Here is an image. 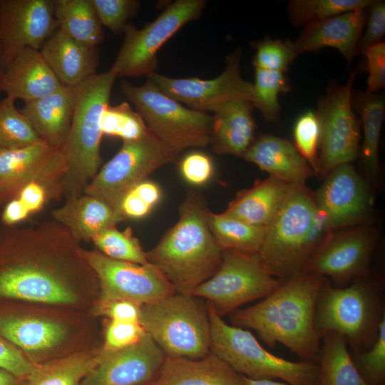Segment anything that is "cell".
Masks as SVG:
<instances>
[{
  "instance_id": "55",
  "label": "cell",
  "mask_w": 385,
  "mask_h": 385,
  "mask_svg": "<svg viewBox=\"0 0 385 385\" xmlns=\"http://www.w3.org/2000/svg\"><path fill=\"white\" fill-rule=\"evenodd\" d=\"M4 75V69L1 64V48H0V92H1V84Z\"/></svg>"
},
{
  "instance_id": "29",
  "label": "cell",
  "mask_w": 385,
  "mask_h": 385,
  "mask_svg": "<svg viewBox=\"0 0 385 385\" xmlns=\"http://www.w3.org/2000/svg\"><path fill=\"white\" fill-rule=\"evenodd\" d=\"M45 142L26 147L0 148V197L4 205L61 152ZM2 205V206H3Z\"/></svg>"
},
{
  "instance_id": "38",
  "label": "cell",
  "mask_w": 385,
  "mask_h": 385,
  "mask_svg": "<svg viewBox=\"0 0 385 385\" xmlns=\"http://www.w3.org/2000/svg\"><path fill=\"white\" fill-rule=\"evenodd\" d=\"M288 78L282 72L255 69L252 83V102L267 122H274L279 117L280 93L289 91Z\"/></svg>"
},
{
  "instance_id": "41",
  "label": "cell",
  "mask_w": 385,
  "mask_h": 385,
  "mask_svg": "<svg viewBox=\"0 0 385 385\" xmlns=\"http://www.w3.org/2000/svg\"><path fill=\"white\" fill-rule=\"evenodd\" d=\"M101 130L103 135L117 137L123 142L140 139L150 133L141 115L127 102L106 106L101 117Z\"/></svg>"
},
{
  "instance_id": "10",
  "label": "cell",
  "mask_w": 385,
  "mask_h": 385,
  "mask_svg": "<svg viewBox=\"0 0 385 385\" xmlns=\"http://www.w3.org/2000/svg\"><path fill=\"white\" fill-rule=\"evenodd\" d=\"M222 256L216 272L192 293L205 299L221 317L265 298L284 281L272 274L258 254L227 250Z\"/></svg>"
},
{
  "instance_id": "22",
  "label": "cell",
  "mask_w": 385,
  "mask_h": 385,
  "mask_svg": "<svg viewBox=\"0 0 385 385\" xmlns=\"http://www.w3.org/2000/svg\"><path fill=\"white\" fill-rule=\"evenodd\" d=\"M61 85L40 51L26 48L4 70L1 91L14 101L27 102L48 95Z\"/></svg>"
},
{
  "instance_id": "48",
  "label": "cell",
  "mask_w": 385,
  "mask_h": 385,
  "mask_svg": "<svg viewBox=\"0 0 385 385\" xmlns=\"http://www.w3.org/2000/svg\"><path fill=\"white\" fill-rule=\"evenodd\" d=\"M365 32L357 43L355 56L364 54L369 48L382 42L385 34V3L372 1L368 7Z\"/></svg>"
},
{
  "instance_id": "36",
  "label": "cell",
  "mask_w": 385,
  "mask_h": 385,
  "mask_svg": "<svg viewBox=\"0 0 385 385\" xmlns=\"http://www.w3.org/2000/svg\"><path fill=\"white\" fill-rule=\"evenodd\" d=\"M100 356L101 351L78 353L37 365L24 385H80L96 366Z\"/></svg>"
},
{
  "instance_id": "51",
  "label": "cell",
  "mask_w": 385,
  "mask_h": 385,
  "mask_svg": "<svg viewBox=\"0 0 385 385\" xmlns=\"http://www.w3.org/2000/svg\"><path fill=\"white\" fill-rule=\"evenodd\" d=\"M367 60V91L376 93L385 86V43L381 42L364 53Z\"/></svg>"
},
{
  "instance_id": "52",
  "label": "cell",
  "mask_w": 385,
  "mask_h": 385,
  "mask_svg": "<svg viewBox=\"0 0 385 385\" xmlns=\"http://www.w3.org/2000/svg\"><path fill=\"white\" fill-rule=\"evenodd\" d=\"M98 309L112 321L140 322L141 305L130 300L111 301L98 306Z\"/></svg>"
},
{
  "instance_id": "23",
  "label": "cell",
  "mask_w": 385,
  "mask_h": 385,
  "mask_svg": "<svg viewBox=\"0 0 385 385\" xmlns=\"http://www.w3.org/2000/svg\"><path fill=\"white\" fill-rule=\"evenodd\" d=\"M146 385H246L245 377L212 352L192 359L166 356Z\"/></svg>"
},
{
  "instance_id": "4",
  "label": "cell",
  "mask_w": 385,
  "mask_h": 385,
  "mask_svg": "<svg viewBox=\"0 0 385 385\" xmlns=\"http://www.w3.org/2000/svg\"><path fill=\"white\" fill-rule=\"evenodd\" d=\"M331 232L314 193L305 184L290 185L257 254L274 277L286 280L303 271Z\"/></svg>"
},
{
  "instance_id": "37",
  "label": "cell",
  "mask_w": 385,
  "mask_h": 385,
  "mask_svg": "<svg viewBox=\"0 0 385 385\" xmlns=\"http://www.w3.org/2000/svg\"><path fill=\"white\" fill-rule=\"evenodd\" d=\"M371 2L372 0H292L288 5V16L294 26H306L344 12L367 8Z\"/></svg>"
},
{
  "instance_id": "24",
  "label": "cell",
  "mask_w": 385,
  "mask_h": 385,
  "mask_svg": "<svg viewBox=\"0 0 385 385\" xmlns=\"http://www.w3.org/2000/svg\"><path fill=\"white\" fill-rule=\"evenodd\" d=\"M75 103V88L62 84L48 95L25 102L20 111L43 142L62 148L71 126Z\"/></svg>"
},
{
  "instance_id": "21",
  "label": "cell",
  "mask_w": 385,
  "mask_h": 385,
  "mask_svg": "<svg viewBox=\"0 0 385 385\" xmlns=\"http://www.w3.org/2000/svg\"><path fill=\"white\" fill-rule=\"evenodd\" d=\"M368 7L344 12L310 24L294 41L299 55L324 47L339 50L349 64L366 24Z\"/></svg>"
},
{
  "instance_id": "35",
  "label": "cell",
  "mask_w": 385,
  "mask_h": 385,
  "mask_svg": "<svg viewBox=\"0 0 385 385\" xmlns=\"http://www.w3.org/2000/svg\"><path fill=\"white\" fill-rule=\"evenodd\" d=\"M207 223L218 247L257 254L262 245L267 227L252 225L234 217L209 211Z\"/></svg>"
},
{
  "instance_id": "14",
  "label": "cell",
  "mask_w": 385,
  "mask_h": 385,
  "mask_svg": "<svg viewBox=\"0 0 385 385\" xmlns=\"http://www.w3.org/2000/svg\"><path fill=\"white\" fill-rule=\"evenodd\" d=\"M376 232L365 224L331 232L302 272L329 278L335 287H346L371 274Z\"/></svg>"
},
{
  "instance_id": "7",
  "label": "cell",
  "mask_w": 385,
  "mask_h": 385,
  "mask_svg": "<svg viewBox=\"0 0 385 385\" xmlns=\"http://www.w3.org/2000/svg\"><path fill=\"white\" fill-rule=\"evenodd\" d=\"M210 351L235 371L252 379H280L291 385H318L319 368L308 361H290L261 346L247 329L227 324L207 302Z\"/></svg>"
},
{
  "instance_id": "47",
  "label": "cell",
  "mask_w": 385,
  "mask_h": 385,
  "mask_svg": "<svg viewBox=\"0 0 385 385\" xmlns=\"http://www.w3.org/2000/svg\"><path fill=\"white\" fill-rule=\"evenodd\" d=\"M146 332L140 322L111 320L105 334V351H116L138 342Z\"/></svg>"
},
{
  "instance_id": "5",
  "label": "cell",
  "mask_w": 385,
  "mask_h": 385,
  "mask_svg": "<svg viewBox=\"0 0 385 385\" xmlns=\"http://www.w3.org/2000/svg\"><path fill=\"white\" fill-rule=\"evenodd\" d=\"M382 283L371 274L344 287L327 279L316 302L314 327L322 337L331 332L343 336L351 352L369 349L385 318Z\"/></svg>"
},
{
  "instance_id": "13",
  "label": "cell",
  "mask_w": 385,
  "mask_h": 385,
  "mask_svg": "<svg viewBox=\"0 0 385 385\" xmlns=\"http://www.w3.org/2000/svg\"><path fill=\"white\" fill-rule=\"evenodd\" d=\"M352 73L344 86L329 88L317 112L321 125L318 174L326 176L338 165L351 163L359 155L361 123L354 112Z\"/></svg>"
},
{
  "instance_id": "34",
  "label": "cell",
  "mask_w": 385,
  "mask_h": 385,
  "mask_svg": "<svg viewBox=\"0 0 385 385\" xmlns=\"http://www.w3.org/2000/svg\"><path fill=\"white\" fill-rule=\"evenodd\" d=\"M321 341L318 385H368L355 367L343 336L331 332Z\"/></svg>"
},
{
  "instance_id": "12",
  "label": "cell",
  "mask_w": 385,
  "mask_h": 385,
  "mask_svg": "<svg viewBox=\"0 0 385 385\" xmlns=\"http://www.w3.org/2000/svg\"><path fill=\"white\" fill-rule=\"evenodd\" d=\"M206 1L177 0L153 21L138 29L128 24L124 40L111 69L119 76L138 78L155 72L162 46L184 25L199 18Z\"/></svg>"
},
{
  "instance_id": "25",
  "label": "cell",
  "mask_w": 385,
  "mask_h": 385,
  "mask_svg": "<svg viewBox=\"0 0 385 385\" xmlns=\"http://www.w3.org/2000/svg\"><path fill=\"white\" fill-rule=\"evenodd\" d=\"M253 109L251 99L237 98L213 112L210 144L215 153L244 156L255 139Z\"/></svg>"
},
{
  "instance_id": "39",
  "label": "cell",
  "mask_w": 385,
  "mask_h": 385,
  "mask_svg": "<svg viewBox=\"0 0 385 385\" xmlns=\"http://www.w3.org/2000/svg\"><path fill=\"white\" fill-rule=\"evenodd\" d=\"M14 102L6 96L0 101V148L14 149L43 142Z\"/></svg>"
},
{
  "instance_id": "1",
  "label": "cell",
  "mask_w": 385,
  "mask_h": 385,
  "mask_svg": "<svg viewBox=\"0 0 385 385\" xmlns=\"http://www.w3.org/2000/svg\"><path fill=\"white\" fill-rule=\"evenodd\" d=\"M78 242L53 220L26 227L0 225V302L74 303L68 268L86 261Z\"/></svg>"
},
{
  "instance_id": "18",
  "label": "cell",
  "mask_w": 385,
  "mask_h": 385,
  "mask_svg": "<svg viewBox=\"0 0 385 385\" xmlns=\"http://www.w3.org/2000/svg\"><path fill=\"white\" fill-rule=\"evenodd\" d=\"M314 192L317 205L334 231L365 224L371 211L369 185L351 163L332 169Z\"/></svg>"
},
{
  "instance_id": "28",
  "label": "cell",
  "mask_w": 385,
  "mask_h": 385,
  "mask_svg": "<svg viewBox=\"0 0 385 385\" xmlns=\"http://www.w3.org/2000/svg\"><path fill=\"white\" fill-rule=\"evenodd\" d=\"M51 217L79 242L91 241L104 230L124 221L111 206L86 194L66 197L63 205L52 210Z\"/></svg>"
},
{
  "instance_id": "43",
  "label": "cell",
  "mask_w": 385,
  "mask_h": 385,
  "mask_svg": "<svg viewBox=\"0 0 385 385\" xmlns=\"http://www.w3.org/2000/svg\"><path fill=\"white\" fill-rule=\"evenodd\" d=\"M161 198V190L148 179L127 191L120 200L116 211L123 220H138L148 215Z\"/></svg>"
},
{
  "instance_id": "31",
  "label": "cell",
  "mask_w": 385,
  "mask_h": 385,
  "mask_svg": "<svg viewBox=\"0 0 385 385\" xmlns=\"http://www.w3.org/2000/svg\"><path fill=\"white\" fill-rule=\"evenodd\" d=\"M0 335L19 349L40 351L61 343L66 329L56 322L19 315L0 306Z\"/></svg>"
},
{
  "instance_id": "16",
  "label": "cell",
  "mask_w": 385,
  "mask_h": 385,
  "mask_svg": "<svg viewBox=\"0 0 385 385\" xmlns=\"http://www.w3.org/2000/svg\"><path fill=\"white\" fill-rule=\"evenodd\" d=\"M242 52L237 49L226 58V68L217 77L205 80L195 77L171 78L153 72L147 79L160 91L188 108L208 113L237 98L252 101V83L241 75Z\"/></svg>"
},
{
  "instance_id": "32",
  "label": "cell",
  "mask_w": 385,
  "mask_h": 385,
  "mask_svg": "<svg viewBox=\"0 0 385 385\" xmlns=\"http://www.w3.org/2000/svg\"><path fill=\"white\" fill-rule=\"evenodd\" d=\"M352 105L360 115L363 143L359 153L366 182L376 185L380 176L379 146L385 114V102L376 93L356 91L352 94Z\"/></svg>"
},
{
  "instance_id": "3",
  "label": "cell",
  "mask_w": 385,
  "mask_h": 385,
  "mask_svg": "<svg viewBox=\"0 0 385 385\" xmlns=\"http://www.w3.org/2000/svg\"><path fill=\"white\" fill-rule=\"evenodd\" d=\"M209 211L200 194L189 192L180 205L178 222L146 252L148 263L177 293L192 295L221 264L222 250L207 223Z\"/></svg>"
},
{
  "instance_id": "11",
  "label": "cell",
  "mask_w": 385,
  "mask_h": 385,
  "mask_svg": "<svg viewBox=\"0 0 385 385\" xmlns=\"http://www.w3.org/2000/svg\"><path fill=\"white\" fill-rule=\"evenodd\" d=\"M179 157L150 132L140 139L123 141L118 153L98 170L83 194L103 201L116 211L127 191L162 166L178 163Z\"/></svg>"
},
{
  "instance_id": "53",
  "label": "cell",
  "mask_w": 385,
  "mask_h": 385,
  "mask_svg": "<svg viewBox=\"0 0 385 385\" xmlns=\"http://www.w3.org/2000/svg\"><path fill=\"white\" fill-rule=\"evenodd\" d=\"M25 379L0 368V385H24Z\"/></svg>"
},
{
  "instance_id": "56",
  "label": "cell",
  "mask_w": 385,
  "mask_h": 385,
  "mask_svg": "<svg viewBox=\"0 0 385 385\" xmlns=\"http://www.w3.org/2000/svg\"><path fill=\"white\" fill-rule=\"evenodd\" d=\"M2 205H2V201H1V197H0V208L2 207Z\"/></svg>"
},
{
  "instance_id": "54",
  "label": "cell",
  "mask_w": 385,
  "mask_h": 385,
  "mask_svg": "<svg viewBox=\"0 0 385 385\" xmlns=\"http://www.w3.org/2000/svg\"><path fill=\"white\" fill-rule=\"evenodd\" d=\"M245 377L246 385H287L281 382H277L272 379H252Z\"/></svg>"
},
{
  "instance_id": "26",
  "label": "cell",
  "mask_w": 385,
  "mask_h": 385,
  "mask_svg": "<svg viewBox=\"0 0 385 385\" xmlns=\"http://www.w3.org/2000/svg\"><path fill=\"white\" fill-rule=\"evenodd\" d=\"M39 51L64 86L76 87L96 74L99 60L98 48L85 46L58 29Z\"/></svg>"
},
{
  "instance_id": "2",
  "label": "cell",
  "mask_w": 385,
  "mask_h": 385,
  "mask_svg": "<svg viewBox=\"0 0 385 385\" xmlns=\"http://www.w3.org/2000/svg\"><path fill=\"white\" fill-rule=\"evenodd\" d=\"M327 278L302 272L286 280L262 301L230 314L231 324L255 330L270 347L281 343L302 361L317 364L321 339L314 327L319 292Z\"/></svg>"
},
{
  "instance_id": "44",
  "label": "cell",
  "mask_w": 385,
  "mask_h": 385,
  "mask_svg": "<svg viewBox=\"0 0 385 385\" xmlns=\"http://www.w3.org/2000/svg\"><path fill=\"white\" fill-rule=\"evenodd\" d=\"M293 138L297 150L318 174L321 125L317 113L306 111L297 118L293 127Z\"/></svg>"
},
{
  "instance_id": "15",
  "label": "cell",
  "mask_w": 385,
  "mask_h": 385,
  "mask_svg": "<svg viewBox=\"0 0 385 385\" xmlns=\"http://www.w3.org/2000/svg\"><path fill=\"white\" fill-rule=\"evenodd\" d=\"M81 253L98 279L101 289L98 306L118 299L143 305L175 292L165 277L150 263L120 261L98 250L81 249Z\"/></svg>"
},
{
  "instance_id": "9",
  "label": "cell",
  "mask_w": 385,
  "mask_h": 385,
  "mask_svg": "<svg viewBox=\"0 0 385 385\" xmlns=\"http://www.w3.org/2000/svg\"><path fill=\"white\" fill-rule=\"evenodd\" d=\"M121 91L149 131L176 154L210 144L212 115L192 110L160 91L148 79L142 86L122 81Z\"/></svg>"
},
{
  "instance_id": "50",
  "label": "cell",
  "mask_w": 385,
  "mask_h": 385,
  "mask_svg": "<svg viewBox=\"0 0 385 385\" xmlns=\"http://www.w3.org/2000/svg\"><path fill=\"white\" fill-rule=\"evenodd\" d=\"M36 366L26 359L19 348L0 335V368L26 379Z\"/></svg>"
},
{
  "instance_id": "8",
  "label": "cell",
  "mask_w": 385,
  "mask_h": 385,
  "mask_svg": "<svg viewBox=\"0 0 385 385\" xmlns=\"http://www.w3.org/2000/svg\"><path fill=\"white\" fill-rule=\"evenodd\" d=\"M140 323L166 356L197 359L210 352L207 304L177 292L141 305Z\"/></svg>"
},
{
  "instance_id": "42",
  "label": "cell",
  "mask_w": 385,
  "mask_h": 385,
  "mask_svg": "<svg viewBox=\"0 0 385 385\" xmlns=\"http://www.w3.org/2000/svg\"><path fill=\"white\" fill-rule=\"evenodd\" d=\"M255 69L284 73L299 56L294 41L271 39L269 37L253 43Z\"/></svg>"
},
{
  "instance_id": "49",
  "label": "cell",
  "mask_w": 385,
  "mask_h": 385,
  "mask_svg": "<svg viewBox=\"0 0 385 385\" xmlns=\"http://www.w3.org/2000/svg\"><path fill=\"white\" fill-rule=\"evenodd\" d=\"M180 172L188 183L200 186L212 176L213 164L206 154L195 151L186 154L180 162Z\"/></svg>"
},
{
  "instance_id": "6",
  "label": "cell",
  "mask_w": 385,
  "mask_h": 385,
  "mask_svg": "<svg viewBox=\"0 0 385 385\" xmlns=\"http://www.w3.org/2000/svg\"><path fill=\"white\" fill-rule=\"evenodd\" d=\"M117 73L110 68L96 73L74 87L76 103L71 126L62 147L66 161L64 196H80L102 163V113Z\"/></svg>"
},
{
  "instance_id": "20",
  "label": "cell",
  "mask_w": 385,
  "mask_h": 385,
  "mask_svg": "<svg viewBox=\"0 0 385 385\" xmlns=\"http://www.w3.org/2000/svg\"><path fill=\"white\" fill-rule=\"evenodd\" d=\"M66 161L63 148L38 174L27 182L1 208L0 222L14 226L64 195Z\"/></svg>"
},
{
  "instance_id": "46",
  "label": "cell",
  "mask_w": 385,
  "mask_h": 385,
  "mask_svg": "<svg viewBox=\"0 0 385 385\" xmlns=\"http://www.w3.org/2000/svg\"><path fill=\"white\" fill-rule=\"evenodd\" d=\"M101 25L118 35L123 32L128 20L139 9L135 0H91Z\"/></svg>"
},
{
  "instance_id": "40",
  "label": "cell",
  "mask_w": 385,
  "mask_h": 385,
  "mask_svg": "<svg viewBox=\"0 0 385 385\" xmlns=\"http://www.w3.org/2000/svg\"><path fill=\"white\" fill-rule=\"evenodd\" d=\"M91 241L100 252L108 257L140 265L148 264L146 252L133 235L130 227L123 231L118 230L116 226L108 227Z\"/></svg>"
},
{
  "instance_id": "45",
  "label": "cell",
  "mask_w": 385,
  "mask_h": 385,
  "mask_svg": "<svg viewBox=\"0 0 385 385\" xmlns=\"http://www.w3.org/2000/svg\"><path fill=\"white\" fill-rule=\"evenodd\" d=\"M358 372L368 385H384L385 382V318L378 338L367 350L349 352Z\"/></svg>"
},
{
  "instance_id": "17",
  "label": "cell",
  "mask_w": 385,
  "mask_h": 385,
  "mask_svg": "<svg viewBox=\"0 0 385 385\" xmlns=\"http://www.w3.org/2000/svg\"><path fill=\"white\" fill-rule=\"evenodd\" d=\"M58 29L51 0H0V48L4 70L26 48L39 51Z\"/></svg>"
},
{
  "instance_id": "30",
  "label": "cell",
  "mask_w": 385,
  "mask_h": 385,
  "mask_svg": "<svg viewBox=\"0 0 385 385\" xmlns=\"http://www.w3.org/2000/svg\"><path fill=\"white\" fill-rule=\"evenodd\" d=\"M289 186L270 175L239 192L223 212L248 224L267 227L279 211Z\"/></svg>"
},
{
  "instance_id": "27",
  "label": "cell",
  "mask_w": 385,
  "mask_h": 385,
  "mask_svg": "<svg viewBox=\"0 0 385 385\" xmlns=\"http://www.w3.org/2000/svg\"><path fill=\"white\" fill-rule=\"evenodd\" d=\"M242 158L289 185H304L315 173L293 144L271 134L255 138Z\"/></svg>"
},
{
  "instance_id": "19",
  "label": "cell",
  "mask_w": 385,
  "mask_h": 385,
  "mask_svg": "<svg viewBox=\"0 0 385 385\" xmlns=\"http://www.w3.org/2000/svg\"><path fill=\"white\" fill-rule=\"evenodd\" d=\"M166 356L146 333L136 344L116 350H101L96 366L80 385H146L158 374Z\"/></svg>"
},
{
  "instance_id": "33",
  "label": "cell",
  "mask_w": 385,
  "mask_h": 385,
  "mask_svg": "<svg viewBox=\"0 0 385 385\" xmlns=\"http://www.w3.org/2000/svg\"><path fill=\"white\" fill-rule=\"evenodd\" d=\"M58 29L73 40L95 48L103 40L102 25L91 0H54Z\"/></svg>"
}]
</instances>
